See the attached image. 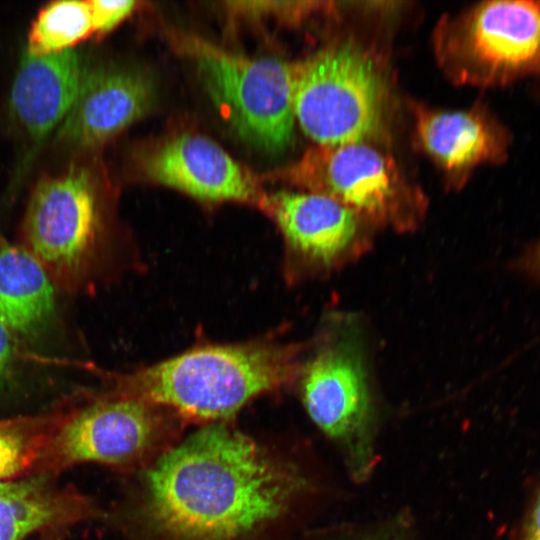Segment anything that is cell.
<instances>
[{
    "label": "cell",
    "instance_id": "obj_1",
    "mask_svg": "<svg viewBox=\"0 0 540 540\" xmlns=\"http://www.w3.org/2000/svg\"><path fill=\"white\" fill-rule=\"evenodd\" d=\"M323 491L294 458L218 422L153 461L135 513L152 540H257L321 501Z\"/></svg>",
    "mask_w": 540,
    "mask_h": 540
},
{
    "label": "cell",
    "instance_id": "obj_2",
    "mask_svg": "<svg viewBox=\"0 0 540 540\" xmlns=\"http://www.w3.org/2000/svg\"><path fill=\"white\" fill-rule=\"evenodd\" d=\"M296 345L273 342L204 345L118 380V392L184 419L218 423L259 395L296 378Z\"/></svg>",
    "mask_w": 540,
    "mask_h": 540
},
{
    "label": "cell",
    "instance_id": "obj_3",
    "mask_svg": "<svg viewBox=\"0 0 540 540\" xmlns=\"http://www.w3.org/2000/svg\"><path fill=\"white\" fill-rule=\"evenodd\" d=\"M296 378L308 416L336 448L351 480L366 482L378 463V414L356 324L330 321Z\"/></svg>",
    "mask_w": 540,
    "mask_h": 540
},
{
    "label": "cell",
    "instance_id": "obj_4",
    "mask_svg": "<svg viewBox=\"0 0 540 540\" xmlns=\"http://www.w3.org/2000/svg\"><path fill=\"white\" fill-rule=\"evenodd\" d=\"M386 93L376 60L351 39L295 63V118L317 145L372 141L383 128Z\"/></svg>",
    "mask_w": 540,
    "mask_h": 540
},
{
    "label": "cell",
    "instance_id": "obj_5",
    "mask_svg": "<svg viewBox=\"0 0 540 540\" xmlns=\"http://www.w3.org/2000/svg\"><path fill=\"white\" fill-rule=\"evenodd\" d=\"M275 176L336 201L367 224L399 232L414 231L427 208L423 191L369 141L315 144Z\"/></svg>",
    "mask_w": 540,
    "mask_h": 540
},
{
    "label": "cell",
    "instance_id": "obj_6",
    "mask_svg": "<svg viewBox=\"0 0 540 540\" xmlns=\"http://www.w3.org/2000/svg\"><path fill=\"white\" fill-rule=\"evenodd\" d=\"M181 47L223 117L244 141L269 154L288 149L296 120L295 63L248 58L193 35L182 37Z\"/></svg>",
    "mask_w": 540,
    "mask_h": 540
},
{
    "label": "cell",
    "instance_id": "obj_7",
    "mask_svg": "<svg viewBox=\"0 0 540 540\" xmlns=\"http://www.w3.org/2000/svg\"><path fill=\"white\" fill-rule=\"evenodd\" d=\"M437 62L455 84L493 85L540 68V2L487 1L442 16Z\"/></svg>",
    "mask_w": 540,
    "mask_h": 540
},
{
    "label": "cell",
    "instance_id": "obj_8",
    "mask_svg": "<svg viewBox=\"0 0 540 540\" xmlns=\"http://www.w3.org/2000/svg\"><path fill=\"white\" fill-rule=\"evenodd\" d=\"M58 291L76 292L95 276L107 248L99 203L83 170L48 176L35 186L21 243Z\"/></svg>",
    "mask_w": 540,
    "mask_h": 540
},
{
    "label": "cell",
    "instance_id": "obj_9",
    "mask_svg": "<svg viewBox=\"0 0 540 540\" xmlns=\"http://www.w3.org/2000/svg\"><path fill=\"white\" fill-rule=\"evenodd\" d=\"M176 415L121 393L66 408L37 468L60 472L77 464L134 467L160 456L173 436Z\"/></svg>",
    "mask_w": 540,
    "mask_h": 540
},
{
    "label": "cell",
    "instance_id": "obj_10",
    "mask_svg": "<svg viewBox=\"0 0 540 540\" xmlns=\"http://www.w3.org/2000/svg\"><path fill=\"white\" fill-rule=\"evenodd\" d=\"M278 225L293 277L334 272L363 255L370 246L368 224L323 195L279 191L261 205Z\"/></svg>",
    "mask_w": 540,
    "mask_h": 540
},
{
    "label": "cell",
    "instance_id": "obj_11",
    "mask_svg": "<svg viewBox=\"0 0 540 540\" xmlns=\"http://www.w3.org/2000/svg\"><path fill=\"white\" fill-rule=\"evenodd\" d=\"M413 142L440 169L450 188L462 186L478 166L500 160L505 137L481 107L443 110L413 101Z\"/></svg>",
    "mask_w": 540,
    "mask_h": 540
},
{
    "label": "cell",
    "instance_id": "obj_12",
    "mask_svg": "<svg viewBox=\"0 0 540 540\" xmlns=\"http://www.w3.org/2000/svg\"><path fill=\"white\" fill-rule=\"evenodd\" d=\"M154 181L205 201H238L261 206L251 176L209 138L183 134L149 155L144 164Z\"/></svg>",
    "mask_w": 540,
    "mask_h": 540
},
{
    "label": "cell",
    "instance_id": "obj_13",
    "mask_svg": "<svg viewBox=\"0 0 540 540\" xmlns=\"http://www.w3.org/2000/svg\"><path fill=\"white\" fill-rule=\"evenodd\" d=\"M155 89L142 72L129 69L87 71L59 129L62 140L80 147L110 139L152 107Z\"/></svg>",
    "mask_w": 540,
    "mask_h": 540
},
{
    "label": "cell",
    "instance_id": "obj_14",
    "mask_svg": "<svg viewBox=\"0 0 540 540\" xmlns=\"http://www.w3.org/2000/svg\"><path fill=\"white\" fill-rule=\"evenodd\" d=\"M87 71L69 49L48 55L23 54L12 83L9 108L24 136L38 148L70 111Z\"/></svg>",
    "mask_w": 540,
    "mask_h": 540
},
{
    "label": "cell",
    "instance_id": "obj_15",
    "mask_svg": "<svg viewBox=\"0 0 540 540\" xmlns=\"http://www.w3.org/2000/svg\"><path fill=\"white\" fill-rule=\"evenodd\" d=\"M56 291L42 265L0 232V318L18 339H38L52 327Z\"/></svg>",
    "mask_w": 540,
    "mask_h": 540
},
{
    "label": "cell",
    "instance_id": "obj_16",
    "mask_svg": "<svg viewBox=\"0 0 540 540\" xmlns=\"http://www.w3.org/2000/svg\"><path fill=\"white\" fill-rule=\"evenodd\" d=\"M93 512L86 497L56 485L49 474L0 482V540H23L42 529L65 528Z\"/></svg>",
    "mask_w": 540,
    "mask_h": 540
},
{
    "label": "cell",
    "instance_id": "obj_17",
    "mask_svg": "<svg viewBox=\"0 0 540 540\" xmlns=\"http://www.w3.org/2000/svg\"><path fill=\"white\" fill-rule=\"evenodd\" d=\"M65 411L0 419V482L36 471Z\"/></svg>",
    "mask_w": 540,
    "mask_h": 540
},
{
    "label": "cell",
    "instance_id": "obj_18",
    "mask_svg": "<svg viewBox=\"0 0 540 540\" xmlns=\"http://www.w3.org/2000/svg\"><path fill=\"white\" fill-rule=\"evenodd\" d=\"M93 32L89 1L50 2L37 14L28 34L27 52L48 55L72 49Z\"/></svg>",
    "mask_w": 540,
    "mask_h": 540
},
{
    "label": "cell",
    "instance_id": "obj_19",
    "mask_svg": "<svg viewBox=\"0 0 540 540\" xmlns=\"http://www.w3.org/2000/svg\"><path fill=\"white\" fill-rule=\"evenodd\" d=\"M330 2L311 1H231L227 2L228 9L246 17L275 16L290 23L300 22L310 14L329 12L333 8Z\"/></svg>",
    "mask_w": 540,
    "mask_h": 540
},
{
    "label": "cell",
    "instance_id": "obj_20",
    "mask_svg": "<svg viewBox=\"0 0 540 540\" xmlns=\"http://www.w3.org/2000/svg\"><path fill=\"white\" fill-rule=\"evenodd\" d=\"M327 540H416L408 526L400 520L339 532Z\"/></svg>",
    "mask_w": 540,
    "mask_h": 540
},
{
    "label": "cell",
    "instance_id": "obj_21",
    "mask_svg": "<svg viewBox=\"0 0 540 540\" xmlns=\"http://www.w3.org/2000/svg\"><path fill=\"white\" fill-rule=\"evenodd\" d=\"M93 31L107 32L127 17L135 6L132 0H92L89 1Z\"/></svg>",
    "mask_w": 540,
    "mask_h": 540
},
{
    "label": "cell",
    "instance_id": "obj_22",
    "mask_svg": "<svg viewBox=\"0 0 540 540\" xmlns=\"http://www.w3.org/2000/svg\"><path fill=\"white\" fill-rule=\"evenodd\" d=\"M18 338L0 318V384L10 378L19 355Z\"/></svg>",
    "mask_w": 540,
    "mask_h": 540
},
{
    "label": "cell",
    "instance_id": "obj_23",
    "mask_svg": "<svg viewBox=\"0 0 540 540\" xmlns=\"http://www.w3.org/2000/svg\"><path fill=\"white\" fill-rule=\"evenodd\" d=\"M513 540H540V481L529 501Z\"/></svg>",
    "mask_w": 540,
    "mask_h": 540
},
{
    "label": "cell",
    "instance_id": "obj_24",
    "mask_svg": "<svg viewBox=\"0 0 540 540\" xmlns=\"http://www.w3.org/2000/svg\"><path fill=\"white\" fill-rule=\"evenodd\" d=\"M520 263L527 273L540 280V242L524 254Z\"/></svg>",
    "mask_w": 540,
    "mask_h": 540
},
{
    "label": "cell",
    "instance_id": "obj_25",
    "mask_svg": "<svg viewBox=\"0 0 540 540\" xmlns=\"http://www.w3.org/2000/svg\"><path fill=\"white\" fill-rule=\"evenodd\" d=\"M58 533L56 530H54L53 532L49 533L47 535V537L43 538L42 540H58Z\"/></svg>",
    "mask_w": 540,
    "mask_h": 540
}]
</instances>
